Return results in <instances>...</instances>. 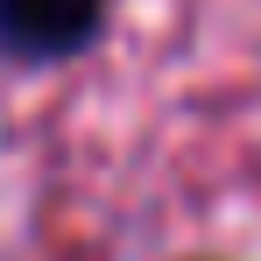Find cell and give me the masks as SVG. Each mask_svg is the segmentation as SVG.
I'll list each match as a JSON object with an SVG mask.
<instances>
[{"instance_id": "6da1fadb", "label": "cell", "mask_w": 261, "mask_h": 261, "mask_svg": "<svg viewBox=\"0 0 261 261\" xmlns=\"http://www.w3.org/2000/svg\"><path fill=\"white\" fill-rule=\"evenodd\" d=\"M106 0H0V43L21 57H64L99 29Z\"/></svg>"}]
</instances>
